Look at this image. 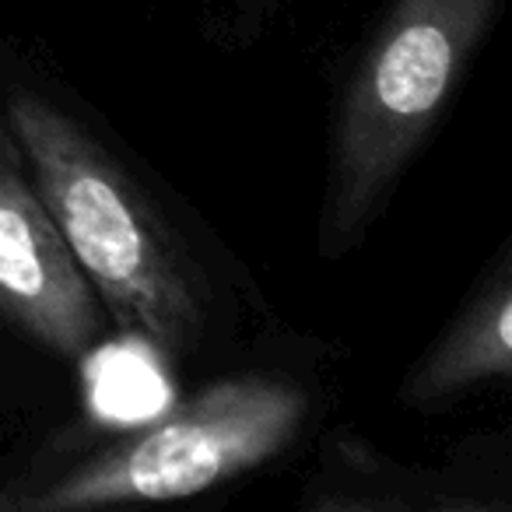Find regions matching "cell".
<instances>
[{
	"mask_svg": "<svg viewBox=\"0 0 512 512\" xmlns=\"http://www.w3.org/2000/svg\"><path fill=\"white\" fill-rule=\"evenodd\" d=\"M4 127L102 309L165 355L193 348L207 316L200 281L134 179L74 116L39 95H15Z\"/></svg>",
	"mask_w": 512,
	"mask_h": 512,
	"instance_id": "cell-1",
	"label": "cell"
},
{
	"mask_svg": "<svg viewBox=\"0 0 512 512\" xmlns=\"http://www.w3.org/2000/svg\"><path fill=\"white\" fill-rule=\"evenodd\" d=\"M498 0H393L344 85L334 120L323 249L365 235L400 172L442 120Z\"/></svg>",
	"mask_w": 512,
	"mask_h": 512,
	"instance_id": "cell-2",
	"label": "cell"
},
{
	"mask_svg": "<svg viewBox=\"0 0 512 512\" xmlns=\"http://www.w3.org/2000/svg\"><path fill=\"white\" fill-rule=\"evenodd\" d=\"M309 397L288 379H218L78 463L22 509L64 512L176 502L274 460L299 435Z\"/></svg>",
	"mask_w": 512,
	"mask_h": 512,
	"instance_id": "cell-3",
	"label": "cell"
},
{
	"mask_svg": "<svg viewBox=\"0 0 512 512\" xmlns=\"http://www.w3.org/2000/svg\"><path fill=\"white\" fill-rule=\"evenodd\" d=\"M102 313L0 123V316L57 355L85 358L106 327Z\"/></svg>",
	"mask_w": 512,
	"mask_h": 512,
	"instance_id": "cell-4",
	"label": "cell"
},
{
	"mask_svg": "<svg viewBox=\"0 0 512 512\" xmlns=\"http://www.w3.org/2000/svg\"><path fill=\"white\" fill-rule=\"evenodd\" d=\"M512 271L509 249L498 253L488 278L453 316L442 337L411 369L400 400L411 407H442L481 383L512 372Z\"/></svg>",
	"mask_w": 512,
	"mask_h": 512,
	"instance_id": "cell-5",
	"label": "cell"
},
{
	"mask_svg": "<svg viewBox=\"0 0 512 512\" xmlns=\"http://www.w3.org/2000/svg\"><path fill=\"white\" fill-rule=\"evenodd\" d=\"M99 400L102 404H113L109 407V414L113 418H137V414H144V400H155V393H151V379H155V372L144 365V358L137 355H120V365H113V369H99Z\"/></svg>",
	"mask_w": 512,
	"mask_h": 512,
	"instance_id": "cell-6",
	"label": "cell"
},
{
	"mask_svg": "<svg viewBox=\"0 0 512 512\" xmlns=\"http://www.w3.org/2000/svg\"><path fill=\"white\" fill-rule=\"evenodd\" d=\"M4 509H22V498L8 495V491H0V512Z\"/></svg>",
	"mask_w": 512,
	"mask_h": 512,
	"instance_id": "cell-7",
	"label": "cell"
}]
</instances>
